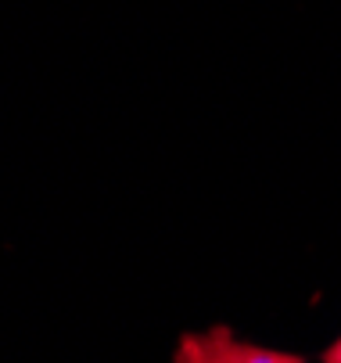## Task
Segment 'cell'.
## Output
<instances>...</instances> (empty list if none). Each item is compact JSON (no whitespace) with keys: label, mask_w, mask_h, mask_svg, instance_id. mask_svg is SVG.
I'll list each match as a JSON object with an SVG mask.
<instances>
[{"label":"cell","mask_w":341,"mask_h":363,"mask_svg":"<svg viewBox=\"0 0 341 363\" xmlns=\"http://www.w3.org/2000/svg\"><path fill=\"white\" fill-rule=\"evenodd\" d=\"M320 363H341V338H337V342H330V345L320 352Z\"/></svg>","instance_id":"2"},{"label":"cell","mask_w":341,"mask_h":363,"mask_svg":"<svg viewBox=\"0 0 341 363\" xmlns=\"http://www.w3.org/2000/svg\"><path fill=\"white\" fill-rule=\"evenodd\" d=\"M173 363H306L299 352H280L266 345L241 342L226 324H216L209 331H190L176 342Z\"/></svg>","instance_id":"1"}]
</instances>
